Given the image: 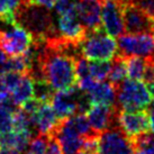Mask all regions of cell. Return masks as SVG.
<instances>
[{"mask_svg":"<svg viewBox=\"0 0 154 154\" xmlns=\"http://www.w3.org/2000/svg\"><path fill=\"white\" fill-rule=\"evenodd\" d=\"M32 43V35L17 23H14L8 29L0 32V47L7 55H22L29 48Z\"/></svg>","mask_w":154,"mask_h":154,"instance_id":"7","label":"cell"},{"mask_svg":"<svg viewBox=\"0 0 154 154\" xmlns=\"http://www.w3.org/2000/svg\"><path fill=\"white\" fill-rule=\"evenodd\" d=\"M146 86L140 80L125 79L116 88V106L123 110H142L151 103Z\"/></svg>","mask_w":154,"mask_h":154,"instance_id":"3","label":"cell"},{"mask_svg":"<svg viewBox=\"0 0 154 154\" xmlns=\"http://www.w3.org/2000/svg\"><path fill=\"white\" fill-rule=\"evenodd\" d=\"M99 154H135L133 141L118 127L111 126L98 136Z\"/></svg>","mask_w":154,"mask_h":154,"instance_id":"6","label":"cell"},{"mask_svg":"<svg viewBox=\"0 0 154 154\" xmlns=\"http://www.w3.org/2000/svg\"><path fill=\"white\" fill-rule=\"evenodd\" d=\"M145 110L149 114V120H150V128L152 129V132L154 133V99L151 100V103L147 105V107L145 108Z\"/></svg>","mask_w":154,"mask_h":154,"instance_id":"30","label":"cell"},{"mask_svg":"<svg viewBox=\"0 0 154 154\" xmlns=\"http://www.w3.org/2000/svg\"><path fill=\"white\" fill-rule=\"evenodd\" d=\"M45 154H63L60 147V144H59V142L56 141V138L48 137V143H47Z\"/></svg>","mask_w":154,"mask_h":154,"instance_id":"29","label":"cell"},{"mask_svg":"<svg viewBox=\"0 0 154 154\" xmlns=\"http://www.w3.org/2000/svg\"><path fill=\"white\" fill-rule=\"evenodd\" d=\"M131 4L138 7L143 13L154 19V0H131Z\"/></svg>","mask_w":154,"mask_h":154,"instance_id":"28","label":"cell"},{"mask_svg":"<svg viewBox=\"0 0 154 154\" xmlns=\"http://www.w3.org/2000/svg\"><path fill=\"white\" fill-rule=\"evenodd\" d=\"M127 77V66H126V60L122 55L117 54L111 60V69L109 72V82L112 86L117 88L122 82Z\"/></svg>","mask_w":154,"mask_h":154,"instance_id":"19","label":"cell"},{"mask_svg":"<svg viewBox=\"0 0 154 154\" xmlns=\"http://www.w3.org/2000/svg\"><path fill=\"white\" fill-rule=\"evenodd\" d=\"M118 52L123 57L138 56L154 60V34H122L118 36Z\"/></svg>","mask_w":154,"mask_h":154,"instance_id":"5","label":"cell"},{"mask_svg":"<svg viewBox=\"0 0 154 154\" xmlns=\"http://www.w3.org/2000/svg\"><path fill=\"white\" fill-rule=\"evenodd\" d=\"M77 13L87 33L103 29L101 23V0H80Z\"/></svg>","mask_w":154,"mask_h":154,"instance_id":"14","label":"cell"},{"mask_svg":"<svg viewBox=\"0 0 154 154\" xmlns=\"http://www.w3.org/2000/svg\"><path fill=\"white\" fill-rule=\"evenodd\" d=\"M34 124L38 134L51 136L55 126L59 123V118L50 103H42L37 111L33 116Z\"/></svg>","mask_w":154,"mask_h":154,"instance_id":"15","label":"cell"},{"mask_svg":"<svg viewBox=\"0 0 154 154\" xmlns=\"http://www.w3.org/2000/svg\"><path fill=\"white\" fill-rule=\"evenodd\" d=\"M33 134L29 132H18V131H8L0 133V147L14 149L18 152H25L28 147Z\"/></svg>","mask_w":154,"mask_h":154,"instance_id":"17","label":"cell"},{"mask_svg":"<svg viewBox=\"0 0 154 154\" xmlns=\"http://www.w3.org/2000/svg\"><path fill=\"white\" fill-rule=\"evenodd\" d=\"M56 16L51 9L36 4L19 5L15 13V22L24 27L33 39H45L59 36Z\"/></svg>","mask_w":154,"mask_h":154,"instance_id":"2","label":"cell"},{"mask_svg":"<svg viewBox=\"0 0 154 154\" xmlns=\"http://www.w3.org/2000/svg\"><path fill=\"white\" fill-rule=\"evenodd\" d=\"M19 5V0H0V16L15 20V13Z\"/></svg>","mask_w":154,"mask_h":154,"instance_id":"26","label":"cell"},{"mask_svg":"<svg viewBox=\"0 0 154 154\" xmlns=\"http://www.w3.org/2000/svg\"><path fill=\"white\" fill-rule=\"evenodd\" d=\"M57 0H33L32 4H36L39 5V6H43V7H46L48 9H52L54 7V5Z\"/></svg>","mask_w":154,"mask_h":154,"instance_id":"31","label":"cell"},{"mask_svg":"<svg viewBox=\"0 0 154 154\" xmlns=\"http://www.w3.org/2000/svg\"><path fill=\"white\" fill-rule=\"evenodd\" d=\"M13 129V114L2 106H0V133Z\"/></svg>","mask_w":154,"mask_h":154,"instance_id":"27","label":"cell"},{"mask_svg":"<svg viewBox=\"0 0 154 154\" xmlns=\"http://www.w3.org/2000/svg\"><path fill=\"white\" fill-rule=\"evenodd\" d=\"M0 154H20V152L14 150V149H5V147H0Z\"/></svg>","mask_w":154,"mask_h":154,"instance_id":"33","label":"cell"},{"mask_svg":"<svg viewBox=\"0 0 154 154\" xmlns=\"http://www.w3.org/2000/svg\"><path fill=\"white\" fill-rule=\"evenodd\" d=\"M80 0H57L53 7V11L56 16H62L64 14L77 10Z\"/></svg>","mask_w":154,"mask_h":154,"instance_id":"25","label":"cell"},{"mask_svg":"<svg viewBox=\"0 0 154 154\" xmlns=\"http://www.w3.org/2000/svg\"><path fill=\"white\" fill-rule=\"evenodd\" d=\"M50 137L56 138L63 154H79L85 141L73 126L71 117L59 120Z\"/></svg>","mask_w":154,"mask_h":154,"instance_id":"8","label":"cell"},{"mask_svg":"<svg viewBox=\"0 0 154 154\" xmlns=\"http://www.w3.org/2000/svg\"><path fill=\"white\" fill-rule=\"evenodd\" d=\"M56 28L60 37L73 43H81L87 35V30L79 19L77 10L57 16Z\"/></svg>","mask_w":154,"mask_h":154,"instance_id":"13","label":"cell"},{"mask_svg":"<svg viewBox=\"0 0 154 154\" xmlns=\"http://www.w3.org/2000/svg\"><path fill=\"white\" fill-rule=\"evenodd\" d=\"M101 23L103 30L112 37L124 33L123 5L119 0H101Z\"/></svg>","mask_w":154,"mask_h":154,"instance_id":"11","label":"cell"},{"mask_svg":"<svg viewBox=\"0 0 154 154\" xmlns=\"http://www.w3.org/2000/svg\"><path fill=\"white\" fill-rule=\"evenodd\" d=\"M117 125L129 138L150 132L149 114L145 109L142 110H123L117 114Z\"/></svg>","mask_w":154,"mask_h":154,"instance_id":"9","label":"cell"},{"mask_svg":"<svg viewBox=\"0 0 154 154\" xmlns=\"http://www.w3.org/2000/svg\"><path fill=\"white\" fill-rule=\"evenodd\" d=\"M11 98L14 103L17 106H22L23 103H26L34 97V81L33 79L27 74H22L18 83L11 90Z\"/></svg>","mask_w":154,"mask_h":154,"instance_id":"18","label":"cell"},{"mask_svg":"<svg viewBox=\"0 0 154 154\" xmlns=\"http://www.w3.org/2000/svg\"><path fill=\"white\" fill-rule=\"evenodd\" d=\"M127 66V75L129 79L142 80L146 68V59L138 56H128L125 57Z\"/></svg>","mask_w":154,"mask_h":154,"instance_id":"20","label":"cell"},{"mask_svg":"<svg viewBox=\"0 0 154 154\" xmlns=\"http://www.w3.org/2000/svg\"><path fill=\"white\" fill-rule=\"evenodd\" d=\"M118 110L119 108L117 106L92 103L86 112L92 131L97 134H100L111 126L117 125Z\"/></svg>","mask_w":154,"mask_h":154,"instance_id":"12","label":"cell"},{"mask_svg":"<svg viewBox=\"0 0 154 154\" xmlns=\"http://www.w3.org/2000/svg\"><path fill=\"white\" fill-rule=\"evenodd\" d=\"M124 28L128 34H154V19L133 4L123 6Z\"/></svg>","mask_w":154,"mask_h":154,"instance_id":"10","label":"cell"},{"mask_svg":"<svg viewBox=\"0 0 154 154\" xmlns=\"http://www.w3.org/2000/svg\"><path fill=\"white\" fill-rule=\"evenodd\" d=\"M7 54H6V52L0 47V70H1V68H2V65L5 64V62L7 61Z\"/></svg>","mask_w":154,"mask_h":154,"instance_id":"32","label":"cell"},{"mask_svg":"<svg viewBox=\"0 0 154 154\" xmlns=\"http://www.w3.org/2000/svg\"><path fill=\"white\" fill-rule=\"evenodd\" d=\"M90 74L96 81H105L109 75L111 69V60H94L89 62Z\"/></svg>","mask_w":154,"mask_h":154,"instance_id":"22","label":"cell"},{"mask_svg":"<svg viewBox=\"0 0 154 154\" xmlns=\"http://www.w3.org/2000/svg\"><path fill=\"white\" fill-rule=\"evenodd\" d=\"M82 55L87 60H112L118 51V45L115 38L105 30L87 33L85 39L80 43Z\"/></svg>","mask_w":154,"mask_h":154,"instance_id":"4","label":"cell"},{"mask_svg":"<svg viewBox=\"0 0 154 154\" xmlns=\"http://www.w3.org/2000/svg\"><path fill=\"white\" fill-rule=\"evenodd\" d=\"M48 143V136L43 134H37L36 136H33L30 140L26 154H45Z\"/></svg>","mask_w":154,"mask_h":154,"instance_id":"24","label":"cell"},{"mask_svg":"<svg viewBox=\"0 0 154 154\" xmlns=\"http://www.w3.org/2000/svg\"><path fill=\"white\" fill-rule=\"evenodd\" d=\"M131 140L135 146V154H154V133H144Z\"/></svg>","mask_w":154,"mask_h":154,"instance_id":"21","label":"cell"},{"mask_svg":"<svg viewBox=\"0 0 154 154\" xmlns=\"http://www.w3.org/2000/svg\"><path fill=\"white\" fill-rule=\"evenodd\" d=\"M34 41L38 45V61L43 80L55 91L74 86L77 82V60L60 50L51 38Z\"/></svg>","mask_w":154,"mask_h":154,"instance_id":"1","label":"cell"},{"mask_svg":"<svg viewBox=\"0 0 154 154\" xmlns=\"http://www.w3.org/2000/svg\"><path fill=\"white\" fill-rule=\"evenodd\" d=\"M92 103L116 106V88L110 82L97 81L94 87L86 92Z\"/></svg>","mask_w":154,"mask_h":154,"instance_id":"16","label":"cell"},{"mask_svg":"<svg viewBox=\"0 0 154 154\" xmlns=\"http://www.w3.org/2000/svg\"><path fill=\"white\" fill-rule=\"evenodd\" d=\"M55 94L53 89L45 80H36L34 81V98L41 103H50Z\"/></svg>","mask_w":154,"mask_h":154,"instance_id":"23","label":"cell"},{"mask_svg":"<svg viewBox=\"0 0 154 154\" xmlns=\"http://www.w3.org/2000/svg\"><path fill=\"white\" fill-rule=\"evenodd\" d=\"M19 1H20L22 5H28V4H32L33 0H19Z\"/></svg>","mask_w":154,"mask_h":154,"instance_id":"34","label":"cell"}]
</instances>
